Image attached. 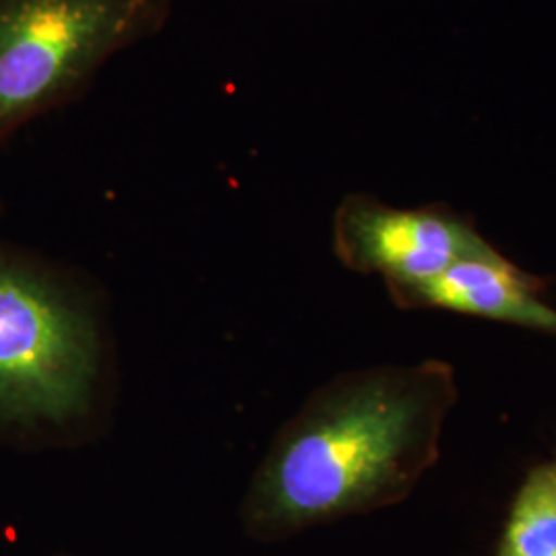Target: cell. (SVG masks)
I'll return each mask as SVG.
<instances>
[{
    "label": "cell",
    "instance_id": "obj_5",
    "mask_svg": "<svg viewBox=\"0 0 556 556\" xmlns=\"http://www.w3.org/2000/svg\"><path fill=\"white\" fill-rule=\"evenodd\" d=\"M548 289L551 278L528 273L493 245L392 303L406 312L441 309L556 337V309L544 299Z\"/></svg>",
    "mask_w": 556,
    "mask_h": 556
},
{
    "label": "cell",
    "instance_id": "obj_4",
    "mask_svg": "<svg viewBox=\"0 0 556 556\" xmlns=\"http://www.w3.org/2000/svg\"><path fill=\"white\" fill-rule=\"evenodd\" d=\"M489 248L493 243L478 231L477 223L443 202L397 208L374 194L355 192L342 199L332 220L338 262L358 275L383 278L390 299Z\"/></svg>",
    "mask_w": 556,
    "mask_h": 556
},
{
    "label": "cell",
    "instance_id": "obj_6",
    "mask_svg": "<svg viewBox=\"0 0 556 556\" xmlns=\"http://www.w3.org/2000/svg\"><path fill=\"white\" fill-rule=\"evenodd\" d=\"M495 556H556V454L528 468L517 484Z\"/></svg>",
    "mask_w": 556,
    "mask_h": 556
},
{
    "label": "cell",
    "instance_id": "obj_1",
    "mask_svg": "<svg viewBox=\"0 0 556 556\" xmlns=\"http://www.w3.org/2000/svg\"><path fill=\"white\" fill-rule=\"evenodd\" d=\"M457 400L456 369L441 358L326 381L262 457L239 509L243 532L278 542L406 501L438 464Z\"/></svg>",
    "mask_w": 556,
    "mask_h": 556
},
{
    "label": "cell",
    "instance_id": "obj_2",
    "mask_svg": "<svg viewBox=\"0 0 556 556\" xmlns=\"http://www.w3.org/2000/svg\"><path fill=\"white\" fill-rule=\"evenodd\" d=\"M103 338L71 273L0 241V431L68 438L103 388Z\"/></svg>",
    "mask_w": 556,
    "mask_h": 556
},
{
    "label": "cell",
    "instance_id": "obj_3",
    "mask_svg": "<svg viewBox=\"0 0 556 556\" xmlns=\"http://www.w3.org/2000/svg\"><path fill=\"white\" fill-rule=\"evenodd\" d=\"M174 0H0V149L83 100L119 52L160 36Z\"/></svg>",
    "mask_w": 556,
    "mask_h": 556
}]
</instances>
